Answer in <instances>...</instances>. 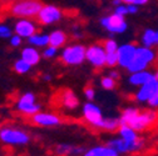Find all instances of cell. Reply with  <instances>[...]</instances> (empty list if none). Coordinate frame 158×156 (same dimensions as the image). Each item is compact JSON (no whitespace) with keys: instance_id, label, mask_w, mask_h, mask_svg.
Segmentation results:
<instances>
[{"instance_id":"cell-4","label":"cell","mask_w":158,"mask_h":156,"mask_svg":"<svg viewBox=\"0 0 158 156\" xmlns=\"http://www.w3.org/2000/svg\"><path fill=\"white\" fill-rule=\"evenodd\" d=\"M60 60L68 66L82 65L87 60V48L82 44H70L64 46L60 54Z\"/></svg>"},{"instance_id":"cell-2","label":"cell","mask_w":158,"mask_h":156,"mask_svg":"<svg viewBox=\"0 0 158 156\" xmlns=\"http://www.w3.org/2000/svg\"><path fill=\"white\" fill-rule=\"evenodd\" d=\"M0 141L9 146H24L29 144L30 135L24 129L5 125L0 127Z\"/></svg>"},{"instance_id":"cell-38","label":"cell","mask_w":158,"mask_h":156,"mask_svg":"<svg viewBox=\"0 0 158 156\" xmlns=\"http://www.w3.org/2000/svg\"><path fill=\"white\" fill-rule=\"evenodd\" d=\"M121 2H122L123 4H132L133 0H121Z\"/></svg>"},{"instance_id":"cell-9","label":"cell","mask_w":158,"mask_h":156,"mask_svg":"<svg viewBox=\"0 0 158 156\" xmlns=\"http://www.w3.org/2000/svg\"><path fill=\"white\" fill-rule=\"evenodd\" d=\"M31 124L39 127H55L62 125V118L55 112L52 111H39L34 116L30 118Z\"/></svg>"},{"instance_id":"cell-1","label":"cell","mask_w":158,"mask_h":156,"mask_svg":"<svg viewBox=\"0 0 158 156\" xmlns=\"http://www.w3.org/2000/svg\"><path fill=\"white\" fill-rule=\"evenodd\" d=\"M43 8L40 0H15L9 6V11L18 19H34Z\"/></svg>"},{"instance_id":"cell-40","label":"cell","mask_w":158,"mask_h":156,"mask_svg":"<svg viewBox=\"0 0 158 156\" xmlns=\"http://www.w3.org/2000/svg\"><path fill=\"white\" fill-rule=\"evenodd\" d=\"M154 76H156V79L158 80V68H157V70H156V72H154Z\"/></svg>"},{"instance_id":"cell-17","label":"cell","mask_w":158,"mask_h":156,"mask_svg":"<svg viewBox=\"0 0 158 156\" xmlns=\"http://www.w3.org/2000/svg\"><path fill=\"white\" fill-rule=\"evenodd\" d=\"M154 74H152L148 70H142V71H135L132 72L131 76L128 77V83L133 86H142L144 84H147L148 81H151L152 79H154Z\"/></svg>"},{"instance_id":"cell-28","label":"cell","mask_w":158,"mask_h":156,"mask_svg":"<svg viewBox=\"0 0 158 156\" xmlns=\"http://www.w3.org/2000/svg\"><path fill=\"white\" fill-rule=\"evenodd\" d=\"M56 54H58V48L52 46V45L45 46L42 51V55H43L44 59H53V57L56 56Z\"/></svg>"},{"instance_id":"cell-12","label":"cell","mask_w":158,"mask_h":156,"mask_svg":"<svg viewBox=\"0 0 158 156\" xmlns=\"http://www.w3.org/2000/svg\"><path fill=\"white\" fill-rule=\"evenodd\" d=\"M137 49H138V46L133 43H127V44L121 45L117 51L118 53V65L121 68L127 69L134 59Z\"/></svg>"},{"instance_id":"cell-18","label":"cell","mask_w":158,"mask_h":156,"mask_svg":"<svg viewBox=\"0 0 158 156\" xmlns=\"http://www.w3.org/2000/svg\"><path fill=\"white\" fill-rule=\"evenodd\" d=\"M121 154L115 151L113 147H110L109 145H97L93 146L88 150H85V152L83 154V156H119Z\"/></svg>"},{"instance_id":"cell-10","label":"cell","mask_w":158,"mask_h":156,"mask_svg":"<svg viewBox=\"0 0 158 156\" xmlns=\"http://www.w3.org/2000/svg\"><path fill=\"white\" fill-rule=\"evenodd\" d=\"M87 61L95 69H101L106 66L107 51L103 45L93 44L87 48Z\"/></svg>"},{"instance_id":"cell-5","label":"cell","mask_w":158,"mask_h":156,"mask_svg":"<svg viewBox=\"0 0 158 156\" xmlns=\"http://www.w3.org/2000/svg\"><path fill=\"white\" fill-rule=\"evenodd\" d=\"M157 54L152 48H147V46H138L137 53L133 61L131 63V65L127 68V70L132 74L135 71H142V70H147V68L156 60Z\"/></svg>"},{"instance_id":"cell-22","label":"cell","mask_w":158,"mask_h":156,"mask_svg":"<svg viewBox=\"0 0 158 156\" xmlns=\"http://www.w3.org/2000/svg\"><path fill=\"white\" fill-rule=\"evenodd\" d=\"M28 44L35 48H45L49 45V34L45 33H35L28 39Z\"/></svg>"},{"instance_id":"cell-41","label":"cell","mask_w":158,"mask_h":156,"mask_svg":"<svg viewBox=\"0 0 158 156\" xmlns=\"http://www.w3.org/2000/svg\"><path fill=\"white\" fill-rule=\"evenodd\" d=\"M3 2H6V3H13V2H15V0H3Z\"/></svg>"},{"instance_id":"cell-39","label":"cell","mask_w":158,"mask_h":156,"mask_svg":"<svg viewBox=\"0 0 158 156\" xmlns=\"http://www.w3.org/2000/svg\"><path fill=\"white\" fill-rule=\"evenodd\" d=\"M156 46H158V30L156 31Z\"/></svg>"},{"instance_id":"cell-15","label":"cell","mask_w":158,"mask_h":156,"mask_svg":"<svg viewBox=\"0 0 158 156\" xmlns=\"http://www.w3.org/2000/svg\"><path fill=\"white\" fill-rule=\"evenodd\" d=\"M85 147L81 145H73L68 142L58 144L54 147V154L56 156H83Z\"/></svg>"},{"instance_id":"cell-23","label":"cell","mask_w":158,"mask_h":156,"mask_svg":"<svg viewBox=\"0 0 158 156\" xmlns=\"http://www.w3.org/2000/svg\"><path fill=\"white\" fill-rule=\"evenodd\" d=\"M121 126V121L119 119L115 118H103V120L99 123V125L97 126L98 130H103V131H108V132H113L117 131Z\"/></svg>"},{"instance_id":"cell-29","label":"cell","mask_w":158,"mask_h":156,"mask_svg":"<svg viewBox=\"0 0 158 156\" xmlns=\"http://www.w3.org/2000/svg\"><path fill=\"white\" fill-rule=\"evenodd\" d=\"M118 65V53H108L107 54V61H106V66L109 68H114Z\"/></svg>"},{"instance_id":"cell-20","label":"cell","mask_w":158,"mask_h":156,"mask_svg":"<svg viewBox=\"0 0 158 156\" xmlns=\"http://www.w3.org/2000/svg\"><path fill=\"white\" fill-rule=\"evenodd\" d=\"M107 145H109L110 147H113L115 151H118L119 154H134L133 145H131L129 142H127L126 140H123L121 136L108 140L107 141Z\"/></svg>"},{"instance_id":"cell-36","label":"cell","mask_w":158,"mask_h":156,"mask_svg":"<svg viewBox=\"0 0 158 156\" xmlns=\"http://www.w3.org/2000/svg\"><path fill=\"white\" fill-rule=\"evenodd\" d=\"M109 76H112V77H113V79L118 80V77H119V74H118L117 71H114V70H112V71L109 72Z\"/></svg>"},{"instance_id":"cell-19","label":"cell","mask_w":158,"mask_h":156,"mask_svg":"<svg viewBox=\"0 0 158 156\" xmlns=\"http://www.w3.org/2000/svg\"><path fill=\"white\" fill-rule=\"evenodd\" d=\"M42 54H40V51L38 50V48H35V46H31V45H29V46H25V48H23V50H22V59H24L27 63H29L31 66H35V65H38L39 63H40V60H42Z\"/></svg>"},{"instance_id":"cell-30","label":"cell","mask_w":158,"mask_h":156,"mask_svg":"<svg viewBox=\"0 0 158 156\" xmlns=\"http://www.w3.org/2000/svg\"><path fill=\"white\" fill-rule=\"evenodd\" d=\"M11 28L5 25V24H0V39H10L13 36Z\"/></svg>"},{"instance_id":"cell-34","label":"cell","mask_w":158,"mask_h":156,"mask_svg":"<svg viewBox=\"0 0 158 156\" xmlns=\"http://www.w3.org/2000/svg\"><path fill=\"white\" fill-rule=\"evenodd\" d=\"M147 104H148V105H149L152 109L158 107V92H157V94H156V95L152 97V99H151V100H149Z\"/></svg>"},{"instance_id":"cell-27","label":"cell","mask_w":158,"mask_h":156,"mask_svg":"<svg viewBox=\"0 0 158 156\" xmlns=\"http://www.w3.org/2000/svg\"><path fill=\"white\" fill-rule=\"evenodd\" d=\"M103 46L108 53H117L118 51V48H119V45H118V43L114 40V39H108V40H106L103 43Z\"/></svg>"},{"instance_id":"cell-42","label":"cell","mask_w":158,"mask_h":156,"mask_svg":"<svg viewBox=\"0 0 158 156\" xmlns=\"http://www.w3.org/2000/svg\"><path fill=\"white\" fill-rule=\"evenodd\" d=\"M157 60H158V53H157Z\"/></svg>"},{"instance_id":"cell-35","label":"cell","mask_w":158,"mask_h":156,"mask_svg":"<svg viewBox=\"0 0 158 156\" xmlns=\"http://www.w3.org/2000/svg\"><path fill=\"white\" fill-rule=\"evenodd\" d=\"M148 2H149V0H133L132 4H134L137 6H141V5H146Z\"/></svg>"},{"instance_id":"cell-31","label":"cell","mask_w":158,"mask_h":156,"mask_svg":"<svg viewBox=\"0 0 158 156\" xmlns=\"http://www.w3.org/2000/svg\"><path fill=\"white\" fill-rule=\"evenodd\" d=\"M84 96L88 101H93L95 99V89L92 86V85H88L84 88Z\"/></svg>"},{"instance_id":"cell-14","label":"cell","mask_w":158,"mask_h":156,"mask_svg":"<svg viewBox=\"0 0 158 156\" xmlns=\"http://www.w3.org/2000/svg\"><path fill=\"white\" fill-rule=\"evenodd\" d=\"M157 92H158V80L154 77L147 84L139 86V89L134 95V99L138 103H148Z\"/></svg>"},{"instance_id":"cell-13","label":"cell","mask_w":158,"mask_h":156,"mask_svg":"<svg viewBox=\"0 0 158 156\" xmlns=\"http://www.w3.org/2000/svg\"><path fill=\"white\" fill-rule=\"evenodd\" d=\"M14 33L20 35L23 39H29L38 33V24L33 19H18L14 24Z\"/></svg>"},{"instance_id":"cell-37","label":"cell","mask_w":158,"mask_h":156,"mask_svg":"<svg viewBox=\"0 0 158 156\" xmlns=\"http://www.w3.org/2000/svg\"><path fill=\"white\" fill-rule=\"evenodd\" d=\"M43 80H44V81H50V80H52V76H50L49 74H45V75L43 76Z\"/></svg>"},{"instance_id":"cell-3","label":"cell","mask_w":158,"mask_h":156,"mask_svg":"<svg viewBox=\"0 0 158 156\" xmlns=\"http://www.w3.org/2000/svg\"><path fill=\"white\" fill-rule=\"evenodd\" d=\"M158 124V111L152 110H137V112L133 115V118L129 120L127 125H129L132 129H134L137 132H142L152 126Z\"/></svg>"},{"instance_id":"cell-33","label":"cell","mask_w":158,"mask_h":156,"mask_svg":"<svg viewBox=\"0 0 158 156\" xmlns=\"http://www.w3.org/2000/svg\"><path fill=\"white\" fill-rule=\"evenodd\" d=\"M113 13H115V14H118V15H122V16H126V15H128L129 14V10H128V5L127 4H121V5H117L115 8H114V11Z\"/></svg>"},{"instance_id":"cell-25","label":"cell","mask_w":158,"mask_h":156,"mask_svg":"<svg viewBox=\"0 0 158 156\" xmlns=\"http://www.w3.org/2000/svg\"><path fill=\"white\" fill-rule=\"evenodd\" d=\"M13 69H14V71H15L16 74H19V75H25V74H28V72L30 71L31 65L20 57V59H18V60L14 63Z\"/></svg>"},{"instance_id":"cell-24","label":"cell","mask_w":158,"mask_h":156,"mask_svg":"<svg viewBox=\"0 0 158 156\" xmlns=\"http://www.w3.org/2000/svg\"><path fill=\"white\" fill-rule=\"evenodd\" d=\"M156 31L154 29H146L141 36V43L143 46L152 48L156 46Z\"/></svg>"},{"instance_id":"cell-16","label":"cell","mask_w":158,"mask_h":156,"mask_svg":"<svg viewBox=\"0 0 158 156\" xmlns=\"http://www.w3.org/2000/svg\"><path fill=\"white\" fill-rule=\"evenodd\" d=\"M59 104L67 110H75L79 106V99L70 89H64L59 92Z\"/></svg>"},{"instance_id":"cell-26","label":"cell","mask_w":158,"mask_h":156,"mask_svg":"<svg viewBox=\"0 0 158 156\" xmlns=\"http://www.w3.org/2000/svg\"><path fill=\"white\" fill-rule=\"evenodd\" d=\"M101 86L104 90H114L115 86H117V80L113 79V77L109 76V75L103 76L102 79H101Z\"/></svg>"},{"instance_id":"cell-7","label":"cell","mask_w":158,"mask_h":156,"mask_svg":"<svg viewBox=\"0 0 158 156\" xmlns=\"http://www.w3.org/2000/svg\"><path fill=\"white\" fill-rule=\"evenodd\" d=\"M63 16H64V13L60 8H58L56 5H52V4H45L43 5L42 10L39 11L36 20L42 25H53L60 21Z\"/></svg>"},{"instance_id":"cell-21","label":"cell","mask_w":158,"mask_h":156,"mask_svg":"<svg viewBox=\"0 0 158 156\" xmlns=\"http://www.w3.org/2000/svg\"><path fill=\"white\" fill-rule=\"evenodd\" d=\"M68 41V36L65 34V31L63 30H53L52 33H49V45L55 46V48H62L67 44Z\"/></svg>"},{"instance_id":"cell-11","label":"cell","mask_w":158,"mask_h":156,"mask_svg":"<svg viewBox=\"0 0 158 156\" xmlns=\"http://www.w3.org/2000/svg\"><path fill=\"white\" fill-rule=\"evenodd\" d=\"M82 114H83L84 121L94 129H97V126L99 125V123L103 120V115H102L101 107L98 105H95L93 101H87L83 105Z\"/></svg>"},{"instance_id":"cell-8","label":"cell","mask_w":158,"mask_h":156,"mask_svg":"<svg viewBox=\"0 0 158 156\" xmlns=\"http://www.w3.org/2000/svg\"><path fill=\"white\" fill-rule=\"evenodd\" d=\"M99 23L110 34H123L128 29V24L126 21L124 16L118 15L115 13L103 16L99 20Z\"/></svg>"},{"instance_id":"cell-32","label":"cell","mask_w":158,"mask_h":156,"mask_svg":"<svg viewBox=\"0 0 158 156\" xmlns=\"http://www.w3.org/2000/svg\"><path fill=\"white\" fill-rule=\"evenodd\" d=\"M23 43V37L18 34H14L10 39H9V45L13 46V48H19Z\"/></svg>"},{"instance_id":"cell-6","label":"cell","mask_w":158,"mask_h":156,"mask_svg":"<svg viewBox=\"0 0 158 156\" xmlns=\"http://www.w3.org/2000/svg\"><path fill=\"white\" fill-rule=\"evenodd\" d=\"M16 110L24 116L31 118L39 111H42V106L38 104L36 96L31 91H27L22 94L16 100Z\"/></svg>"}]
</instances>
